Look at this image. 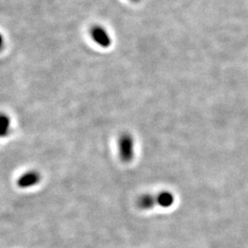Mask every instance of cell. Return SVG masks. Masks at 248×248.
Returning a JSON list of instances; mask_svg holds the SVG:
<instances>
[{
  "label": "cell",
  "instance_id": "6da1fadb",
  "mask_svg": "<svg viewBox=\"0 0 248 248\" xmlns=\"http://www.w3.org/2000/svg\"><path fill=\"white\" fill-rule=\"evenodd\" d=\"M174 195L169 191H161L157 194H144L137 199V207L141 210H149L155 206L169 208L174 203Z\"/></svg>",
  "mask_w": 248,
  "mask_h": 248
},
{
  "label": "cell",
  "instance_id": "7a4b0ae2",
  "mask_svg": "<svg viewBox=\"0 0 248 248\" xmlns=\"http://www.w3.org/2000/svg\"><path fill=\"white\" fill-rule=\"evenodd\" d=\"M118 152L120 159L124 163H130L134 158V140L129 133H123L118 138Z\"/></svg>",
  "mask_w": 248,
  "mask_h": 248
},
{
  "label": "cell",
  "instance_id": "3957f363",
  "mask_svg": "<svg viewBox=\"0 0 248 248\" xmlns=\"http://www.w3.org/2000/svg\"><path fill=\"white\" fill-rule=\"evenodd\" d=\"M41 181V174L36 170H30L18 177L17 185L19 188H29L39 184Z\"/></svg>",
  "mask_w": 248,
  "mask_h": 248
},
{
  "label": "cell",
  "instance_id": "277c9868",
  "mask_svg": "<svg viewBox=\"0 0 248 248\" xmlns=\"http://www.w3.org/2000/svg\"><path fill=\"white\" fill-rule=\"evenodd\" d=\"M90 34L94 42L100 47L108 48L111 45V39L104 28L100 26L93 27L91 29Z\"/></svg>",
  "mask_w": 248,
  "mask_h": 248
},
{
  "label": "cell",
  "instance_id": "5b68a950",
  "mask_svg": "<svg viewBox=\"0 0 248 248\" xmlns=\"http://www.w3.org/2000/svg\"><path fill=\"white\" fill-rule=\"evenodd\" d=\"M11 130V120L6 113L0 112V138L8 137Z\"/></svg>",
  "mask_w": 248,
  "mask_h": 248
},
{
  "label": "cell",
  "instance_id": "8992f818",
  "mask_svg": "<svg viewBox=\"0 0 248 248\" xmlns=\"http://www.w3.org/2000/svg\"><path fill=\"white\" fill-rule=\"evenodd\" d=\"M4 45H5V41H4V37L3 35L0 33V51L3 49V47H4Z\"/></svg>",
  "mask_w": 248,
  "mask_h": 248
},
{
  "label": "cell",
  "instance_id": "52a82bcc",
  "mask_svg": "<svg viewBox=\"0 0 248 248\" xmlns=\"http://www.w3.org/2000/svg\"><path fill=\"white\" fill-rule=\"evenodd\" d=\"M132 1H138V0H132Z\"/></svg>",
  "mask_w": 248,
  "mask_h": 248
}]
</instances>
